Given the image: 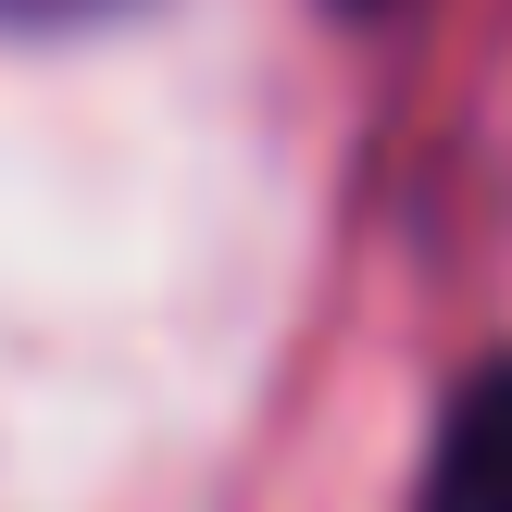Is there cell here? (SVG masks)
Segmentation results:
<instances>
[{
	"mask_svg": "<svg viewBox=\"0 0 512 512\" xmlns=\"http://www.w3.org/2000/svg\"><path fill=\"white\" fill-rule=\"evenodd\" d=\"M425 512H512V363L450 388L438 463H425Z\"/></svg>",
	"mask_w": 512,
	"mask_h": 512,
	"instance_id": "obj_1",
	"label": "cell"
},
{
	"mask_svg": "<svg viewBox=\"0 0 512 512\" xmlns=\"http://www.w3.org/2000/svg\"><path fill=\"white\" fill-rule=\"evenodd\" d=\"M88 13H113V0H0V25H88Z\"/></svg>",
	"mask_w": 512,
	"mask_h": 512,
	"instance_id": "obj_2",
	"label": "cell"
},
{
	"mask_svg": "<svg viewBox=\"0 0 512 512\" xmlns=\"http://www.w3.org/2000/svg\"><path fill=\"white\" fill-rule=\"evenodd\" d=\"M350 13H363V0H350Z\"/></svg>",
	"mask_w": 512,
	"mask_h": 512,
	"instance_id": "obj_3",
	"label": "cell"
}]
</instances>
